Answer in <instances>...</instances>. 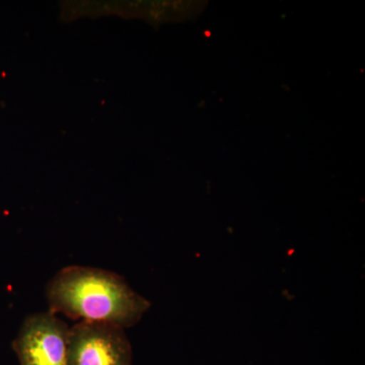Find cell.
Returning a JSON list of instances; mask_svg holds the SVG:
<instances>
[{"label": "cell", "mask_w": 365, "mask_h": 365, "mask_svg": "<svg viewBox=\"0 0 365 365\" xmlns=\"http://www.w3.org/2000/svg\"><path fill=\"white\" fill-rule=\"evenodd\" d=\"M46 297L53 314L123 329L136 325L150 307L122 276L83 266L61 269L48 283Z\"/></svg>", "instance_id": "1"}, {"label": "cell", "mask_w": 365, "mask_h": 365, "mask_svg": "<svg viewBox=\"0 0 365 365\" xmlns=\"http://www.w3.org/2000/svg\"><path fill=\"white\" fill-rule=\"evenodd\" d=\"M124 330L112 324L78 322L69 331L68 365H132Z\"/></svg>", "instance_id": "2"}, {"label": "cell", "mask_w": 365, "mask_h": 365, "mask_svg": "<svg viewBox=\"0 0 365 365\" xmlns=\"http://www.w3.org/2000/svg\"><path fill=\"white\" fill-rule=\"evenodd\" d=\"M69 331L51 312L29 316L13 343L21 365H68Z\"/></svg>", "instance_id": "3"}]
</instances>
